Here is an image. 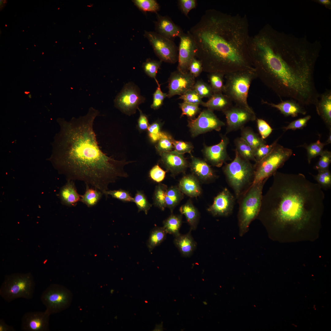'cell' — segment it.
<instances>
[{"label": "cell", "instance_id": "cell-1", "mask_svg": "<svg viewBox=\"0 0 331 331\" xmlns=\"http://www.w3.org/2000/svg\"><path fill=\"white\" fill-rule=\"evenodd\" d=\"M284 40L273 29L251 39L249 54L257 77L280 97L294 100L302 105H315L319 96L314 77L318 52L306 48H289L291 44L287 48V42Z\"/></svg>", "mask_w": 331, "mask_h": 331}, {"label": "cell", "instance_id": "cell-2", "mask_svg": "<svg viewBox=\"0 0 331 331\" xmlns=\"http://www.w3.org/2000/svg\"><path fill=\"white\" fill-rule=\"evenodd\" d=\"M98 111L90 107L85 115L67 121L60 119V129L55 137L51 160L68 181H80L104 194L109 184L127 177L124 166L132 161L108 157L98 145L93 123Z\"/></svg>", "mask_w": 331, "mask_h": 331}, {"label": "cell", "instance_id": "cell-3", "mask_svg": "<svg viewBox=\"0 0 331 331\" xmlns=\"http://www.w3.org/2000/svg\"><path fill=\"white\" fill-rule=\"evenodd\" d=\"M196 46L203 71L225 75L253 68L249 56V24L245 16L206 10L188 31Z\"/></svg>", "mask_w": 331, "mask_h": 331}, {"label": "cell", "instance_id": "cell-4", "mask_svg": "<svg viewBox=\"0 0 331 331\" xmlns=\"http://www.w3.org/2000/svg\"><path fill=\"white\" fill-rule=\"evenodd\" d=\"M273 175L271 186L262 195L258 214L264 215L277 226L298 229L318 218L324 207L325 194L318 183L300 173L276 171Z\"/></svg>", "mask_w": 331, "mask_h": 331}, {"label": "cell", "instance_id": "cell-5", "mask_svg": "<svg viewBox=\"0 0 331 331\" xmlns=\"http://www.w3.org/2000/svg\"><path fill=\"white\" fill-rule=\"evenodd\" d=\"M226 82L223 92L235 105L254 112L249 105L247 97L253 81L257 78L254 69L238 71L225 75Z\"/></svg>", "mask_w": 331, "mask_h": 331}, {"label": "cell", "instance_id": "cell-6", "mask_svg": "<svg viewBox=\"0 0 331 331\" xmlns=\"http://www.w3.org/2000/svg\"><path fill=\"white\" fill-rule=\"evenodd\" d=\"M268 179L251 185L240 196L238 219L240 234L248 230L251 222L260 212L264 185Z\"/></svg>", "mask_w": 331, "mask_h": 331}, {"label": "cell", "instance_id": "cell-7", "mask_svg": "<svg viewBox=\"0 0 331 331\" xmlns=\"http://www.w3.org/2000/svg\"><path fill=\"white\" fill-rule=\"evenodd\" d=\"M223 169L236 197L239 198L253 183L254 175V166L250 161L242 157L235 150L234 159L226 164Z\"/></svg>", "mask_w": 331, "mask_h": 331}, {"label": "cell", "instance_id": "cell-8", "mask_svg": "<svg viewBox=\"0 0 331 331\" xmlns=\"http://www.w3.org/2000/svg\"><path fill=\"white\" fill-rule=\"evenodd\" d=\"M35 287L30 272L14 273L5 276L0 288V295L8 302L19 298L30 299L33 298Z\"/></svg>", "mask_w": 331, "mask_h": 331}, {"label": "cell", "instance_id": "cell-9", "mask_svg": "<svg viewBox=\"0 0 331 331\" xmlns=\"http://www.w3.org/2000/svg\"><path fill=\"white\" fill-rule=\"evenodd\" d=\"M292 153L291 149L277 143L268 154L254 165V175L252 185L268 179L273 175L278 169L283 166Z\"/></svg>", "mask_w": 331, "mask_h": 331}, {"label": "cell", "instance_id": "cell-10", "mask_svg": "<svg viewBox=\"0 0 331 331\" xmlns=\"http://www.w3.org/2000/svg\"><path fill=\"white\" fill-rule=\"evenodd\" d=\"M69 291L62 286L51 284L42 292L40 299L46 307L45 311L51 314L67 308L71 299Z\"/></svg>", "mask_w": 331, "mask_h": 331}, {"label": "cell", "instance_id": "cell-11", "mask_svg": "<svg viewBox=\"0 0 331 331\" xmlns=\"http://www.w3.org/2000/svg\"><path fill=\"white\" fill-rule=\"evenodd\" d=\"M144 36L148 40L160 61L173 64L178 62V48L173 41L155 32L145 31Z\"/></svg>", "mask_w": 331, "mask_h": 331}, {"label": "cell", "instance_id": "cell-12", "mask_svg": "<svg viewBox=\"0 0 331 331\" xmlns=\"http://www.w3.org/2000/svg\"><path fill=\"white\" fill-rule=\"evenodd\" d=\"M145 97L141 95L137 87L131 83L125 85L114 100L115 105L127 115L134 114L139 105L144 102Z\"/></svg>", "mask_w": 331, "mask_h": 331}, {"label": "cell", "instance_id": "cell-13", "mask_svg": "<svg viewBox=\"0 0 331 331\" xmlns=\"http://www.w3.org/2000/svg\"><path fill=\"white\" fill-rule=\"evenodd\" d=\"M225 125L213 111L207 108L201 112L196 119L188 120V126L194 137L213 130L219 131Z\"/></svg>", "mask_w": 331, "mask_h": 331}, {"label": "cell", "instance_id": "cell-14", "mask_svg": "<svg viewBox=\"0 0 331 331\" xmlns=\"http://www.w3.org/2000/svg\"><path fill=\"white\" fill-rule=\"evenodd\" d=\"M223 112L226 120V133L241 129L247 122L254 121L256 118L254 112H250L236 105H233Z\"/></svg>", "mask_w": 331, "mask_h": 331}, {"label": "cell", "instance_id": "cell-15", "mask_svg": "<svg viewBox=\"0 0 331 331\" xmlns=\"http://www.w3.org/2000/svg\"><path fill=\"white\" fill-rule=\"evenodd\" d=\"M196 82L195 78L189 72L184 73L177 70L172 72L168 80L167 97L170 98L176 95H181L193 89Z\"/></svg>", "mask_w": 331, "mask_h": 331}, {"label": "cell", "instance_id": "cell-16", "mask_svg": "<svg viewBox=\"0 0 331 331\" xmlns=\"http://www.w3.org/2000/svg\"><path fill=\"white\" fill-rule=\"evenodd\" d=\"M178 64L177 70L185 73L188 72L189 65L196 56V46L191 35L187 31L179 37Z\"/></svg>", "mask_w": 331, "mask_h": 331}, {"label": "cell", "instance_id": "cell-17", "mask_svg": "<svg viewBox=\"0 0 331 331\" xmlns=\"http://www.w3.org/2000/svg\"><path fill=\"white\" fill-rule=\"evenodd\" d=\"M50 314L45 311L25 313L21 319V329L24 331H48Z\"/></svg>", "mask_w": 331, "mask_h": 331}, {"label": "cell", "instance_id": "cell-18", "mask_svg": "<svg viewBox=\"0 0 331 331\" xmlns=\"http://www.w3.org/2000/svg\"><path fill=\"white\" fill-rule=\"evenodd\" d=\"M221 138L219 143L205 146L204 152L206 160L212 166L219 167L230 159L226 151L229 139L225 135H222Z\"/></svg>", "mask_w": 331, "mask_h": 331}, {"label": "cell", "instance_id": "cell-19", "mask_svg": "<svg viewBox=\"0 0 331 331\" xmlns=\"http://www.w3.org/2000/svg\"><path fill=\"white\" fill-rule=\"evenodd\" d=\"M234 203V196L225 188L215 198L207 210L214 216H227L232 211Z\"/></svg>", "mask_w": 331, "mask_h": 331}, {"label": "cell", "instance_id": "cell-20", "mask_svg": "<svg viewBox=\"0 0 331 331\" xmlns=\"http://www.w3.org/2000/svg\"><path fill=\"white\" fill-rule=\"evenodd\" d=\"M161 161L168 171L174 176L184 172L188 166L186 159L182 154L175 150L159 153Z\"/></svg>", "mask_w": 331, "mask_h": 331}, {"label": "cell", "instance_id": "cell-21", "mask_svg": "<svg viewBox=\"0 0 331 331\" xmlns=\"http://www.w3.org/2000/svg\"><path fill=\"white\" fill-rule=\"evenodd\" d=\"M155 32L160 36L173 41L179 37L184 32L182 29L176 25L167 16L157 14V21L155 22Z\"/></svg>", "mask_w": 331, "mask_h": 331}, {"label": "cell", "instance_id": "cell-22", "mask_svg": "<svg viewBox=\"0 0 331 331\" xmlns=\"http://www.w3.org/2000/svg\"><path fill=\"white\" fill-rule=\"evenodd\" d=\"M190 167L193 174L197 179L203 182L209 181L215 177L210 166L205 161L191 156Z\"/></svg>", "mask_w": 331, "mask_h": 331}, {"label": "cell", "instance_id": "cell-23", "mask_svg": "<svg viewBox=\"0 0 331 331\" xmlns=\"http://www.w3.org/2000/svg\"><path fill=\"white\" fill-rule=\"evenodd\" d=\"M262 102L276 108L286 116L295 117L299 114L305 115L306 113V111L302 105L294 100H287L278 104L269 103L264 100Z\"/></svg>", "mask_w": 331, "mask_h": 331}, {"label": "cell", "instance_id": "cell-24", "mask_svg": "<svg viewBox=\"0 0 331 331\" xmlns=\"http://www.w3.org/2000/svg\"><path fill=\"white\" fill-rule=\"evenodd\" d=\"M316 111L328 127L331 129V92L328 90L320 95L315 105Z\"/></svg>", "mask_w": 331, "mask_h": 331}, {"label": "cell", "instance_id": "cell-25", "mask_svg": "<svg viewBox=\"0 0 331 331\" xmlns=\"http://www.w3.org/2000/svg\"><path fill=\"white\" fill-rule=\"evenodd\" d=\"M183 194L191 197L200 196L202 192L199 180L193 174H188L183 177L178 186Z\"/></svg>", "mask_w": 331, "mask_h": 331}, {"label": "cell", "instance_id": "cell-26", "mask_svg": "<svg viewBox=\"0 0 331 331\" xmlns=\"http://www.w3.org/2000/svg\"><path fill=\"white\" fill-rule=\"evenodd\" d=\"M191 230L187 233L180 234L174 237V244L182 255L185 257L191 255L197 246V243L191 234Z\"/></svg>", "mask_w": 331, "mask_h": 331}, {"label": "cell", "instance_id": "cell-27", "mask_svg": "<svg viewBox=\"0 0 331 331\" xmlns=\"http://www.w3.org/2000/svg\"><path fill=\"white\" fill-rule=\"evenodd\" d=\"M59 196L62 204L68 206H75L81 200V195L77 192L74 182L72 181H68L61 188Z\"/></svg>", "mask_w": 331, "mask_h": 331}, {"label": "cell", "instance_id": "cell-28", "mask_svg": "<svg viewBox=\"0 0 331 331\" xmlns=\"http://www.w3.org/2000/svg\"><path fill=\"white\" fill-rule=\"evenodd\" d=\"M232 101L227 96L223 93H214L202 105L211 110L222 111L223 112L230 108Z\"/></svg>", "mask_w": 331, "mask_h": 331}, {"label": "cell", "instance_id": "cell-29", "mask_svg": "<svg viewBox=\"0 0 331 331\" xmlns=\"http://www.w3.org/2000/svg\"><path fill=\"white\" fill-rule=\"evenodd\" d=\"M181 214L184 215L190 227V230H195L198 223L200 215L197 209L191 200L188 201L180 208Z\"/></svg>", "mask_w": 331, "mask_h": 331}, {"label": "cell", "instance_id": "cell-30", "mask_svg": "<svg viewBox=\"0 0 331 331\" xmlns=\"http://www.w3.org/2000/svg\"><path fill=\"white\" fill-rule=\"evenodd\" d=\"M183 197L184 194L178 186H172L168 188L165 198L166 207L168 208L172 213Z\"/></svg>", "mask_w": 331, "mask_h": 331}, {"label": "cell", "instance_id": "cell-31", "mask_svg": "<svg viewBox=\"0 0 331 331\" xmlns=\"http://www.w3.org/2000/svg\"><path fill=\"white\" fill-rule=\"evenodd\" d=\"M182 215L172 214L163 222V226L166 233L174 237L180 234L179 230L182 223Z\"/></svg>", "mask_w": 331, "mask_h": 331}, {"label": "cell", "instance_id": "cell-32", "mask_svg": "<svg viewBox=\"0 0 331 331\" xmlns=\"http://www.w3.org/2000/svg\"><path fill=\"white\" fill-rule=\"evenodd\" d=\"M241 137L254 150L260 145L266 144L264 139L260 137L250 127H244L241 129Z\"/></svg>", "mask_w": 331, "mask_h": 331}, {"label": "cell", "instance_id": "cell-33", "mask_svg": "<svg viewBox=\"0 0 331 331\" xmlns=\"http://www.w3.org/2000/svg\"><path fill=\"white\" fill-rule=\"evenodd\" d=\"M103 194L99 190L94 187H90L88 185H86V190L84 194L81 195L80 201L89 207H92L98 203Z\"/></svg>", "mask_w": 331, "mask_h": 331}, {"label": "cell", "instance_id": "cell-34", "mask_svg": "<svg viewBox=\"0 0 331 331\" xmlns=\"http://www.w3.org/2000/svg\"><path fill=\"white\" fill-rule=\"evenodd\" d=\"M166 233L162 227H156L150 233L147 242V247L150 252L160 245L166 238Z\"/></svg>", "mask_w": 331, "mask_h": 331}, {"label": "cell", "instance_id": "cell-35", "mask_svg": "<svg viewBox=\"0 0 331 331\" xmlns=\"http://www.w3.org/2000/svg\"><path fill=\"white\" fill-rule=\"evenodd\" d=\"M234 143L235 150L242 157L249 161H255L254 150L241 137L237 138Z\"/></svg>", "mask_w": 331, "mask_h": 331}, {"label": "cell", "instance_id": "cell-36", "mask_svg": "<svg viewBox=\"0 0 331 331\" xmlns=\"http://www.w3.org/2000/svg\"><path fill=\"white\" fill-rule=\"evenodd\" d=\"M167 188L166 185L159 183L156 186L154 191V204L162 211H164L166 207L165 198Z\"/></svg>", "mask_w": 331, "mask_h": 331}, {"label": "cell", "instance_id": "cell-37", "mask_svg": "<svg viewBox=\"0 0 331 331\" xmlns=\"http://www.w3.org/2000/svg\"><path fill=\"white\" fill-rule=\"evenodd\" d=\"M225 75L219 72L209 73L208 76L210 85L213 93H222L224 85V77Z\"/></svg>", "mask_w": 331, "mask_h": 331}, {"label": "cell", "instance_id": "cell-38", "mask_svg": "<svg viewBox=\"0 0 331 331\" xmlns=\"http://www.w3.org/2000/svg\"><path fill=\"white\" fill-rule=\"evenodd\" d=\"M325 145V143H321L320 140H318L315 142L304 146L307 151V161L309 164L310 163L312 159L321 155Z\"/></svg>", "mask_w": 331, "mask_h": 331}, {"label": "cell", "instance_id": "cell-39", "mask_svg": "<svg viewBox=\"0 0 331 331\" xmlns=\"http://www.w3.org/2000/svg\"><path fill=\"white\" fill-rule=\"evenodd\" d=\"M162 63V61L160 60L157 61L148 59L145 62L143 63L142 67L147 75L154 78L156 81L157 80L156 76Z\"/></svg>", "mask_w": 331, "mask_h": 331}, {"label": "cell", "instance_id": "cell-40", "mask_svg": "<svg viewBox=\"0 0 331 331\" xmlns=\"http://www.w3.org/2000/svg\"><path fill=\"white\" fill-rule=\"evenodd\" d=\"M134 4L140 10L144 11L157 12L160 9V6L155 0H133Z\"/></svg>", "mask_w": 331, "mask_h": 331}, {"label": "cell", "instance_id": "cell-41", "mask_svg": "<svg viewBox=\"0 0 331 331\" xmlns=\"http://www.w3.org/2000/svg\"><path fill=\"white\" fill-rule=\"evenodd\" d=\"M134 198V202L138 207V212L143 211L146 215H147L152 204L148 202L143 192L137 191Z\"/></svg>", "mask_w": 331, "mask_h": 331}, {"label": "cell", "instance_id": "cell-42", "mask_svg": "<svg viewBox=\"0 0 331 331\" xmlns=\"http://www.w3.org/2000/svg\"><path fill=\"white\" fill-rule=\"evenodd\" d=\"M312 176L322 188L327 189L330 188L331 173L329 169L318 171L317 175Z\"/></svg>", "mask_w": 331, "mask_h": 331}, {"label": "cell", "instance_id": "cell-43", "mask_svg": "<svg viewBox=\"0 0 331 331\" xmlns=\"http://www.w3.org/2000/svg\"><path fill=\"white\" fill-rule=\"evenodd\" d=\"M279 138L270 145L263 144L258 147L255 150L254 157L256 162L261 160L268 154L277 143Z\"/></svg>", "mask_w": 331, "mask_h": 331}, {"label": "cell", "instance_id": "cell-44", "mask_svg": "<svg viewBox=\"0 0 331 331\" xmlns=\"http://www.w3.org/2000/svg\"><path fill=\"white\" fill-rule=\"evenodd\" d=\"M193 89L201 98H210L213 94L210 85L201 80L196 82Z\"/></svg>", "mask_w": 331, "mask_h": 331}, {"label": "cell", "instance_id": "cell-45", "mask_svg": "<svg viewBox=\"0 0 331 331\" xmlns=\"http://www.w3.org/2000/svg\"><path fill=\"white\" fill-rule=\"evenodd\" d=\"M173 139L169 135L165 132L162 137L158 141L155 146L157 151L160 153L172 151L173 148Z\"/></svg>", "mask_w": 331, "mask_h": 331}, {"label": "cell", "instance_id": "cell-46", "mask_svg": "<svg viewBox=\"0 0 331 331\" xmlns=\"http://www.w3.org/2000/svg\"><path fill=\"white\" fill-rule=\"evenodd\" d=\"M179 105L182 112L181 117L185 115L189 119H193L200 111L199 105L183 102Z\"/></svg>", "mask_w": 331, "mask_h": 331}, {"label": "cell", "instance_id": "cell-47", "mask_svg": "<svg viewBox=\"0 0 331 331\" xmlns=\"http://www.w3.org/2000/svg\"><path fill=\"white\" fill-rule=\"evenodd\" d=\"M107 197L109 195L113 198L123 202H133L134 198L131 196L129 192L125 190L119 189L116 190H107L104 193Z\"/></svg>", "mask_w": 331, "mask_h": 331}, {"label": "cell", "instance_id": "cell-48", "mask_svg": "<svg viewBox=\"0 0 331 331\" xmlns=\"http://www.w3.org/2000/svg\"><path fill=\"white\" fill-rule=\"evenodd\" d=\"M158 85L156 90L153 94V101L151 108L154 110L158 109L162 105L165 99L167 97V93H163L161 90L160 85L158 80L155 81Z\"/></svg>", "mask_w": 331, "mask_h": 331}, {"label": "cell", "instance_id": "cell-49", "mask_svg": "<svg viewBox=\"0 0 331 331\" xmlns=\"http://www.w3.org/2000/svg\"><path fill=\"white\" fill-rule=\"evenodd\" d=\"M160 124L156 121L149 125L147 130L149 137L152 142L158 141L163 136L164 132L160 131Z\"/></svg>", "mask_w": 331, "mask_h": 331}, {"label": "cell", "instance_id": "cell-50", "mask_svg": "<svg viewBox=\"0 0 331 331\" xmlns=\"http://www.w3.org/2000/svg\"><path fill=\"white\" fill-rule=\"evenodd\" d=\"M179 99L183 102L191 104L202 105L203 102L200 96L193 89L189 90L180 95Z\"/></svg>", "mask_w": 331, "mask_h": 331}, {"label": "cell", "instance_id": "cell-51", "mask_svg": "<svg viewBox=\"0 0 331 331\" xmlns=\"http://www.w3.org/2000/svg\"><path fill=\"white\" fill-rule=\"evenodd\" d=\"M320 157L315 166L318 171L329 169L331 162V152L328 150H323L320 155Z\"/></svg>", "mask_w": 331, "mask_h": 331}, {"label": "cell", "instance_id": "cell-52", "mask_svg": "<svg viewBox=\"0 0 331 331\" xmlns=\"http://www.w3.org/2000/svg\"><path fill=\"white\" fill-rule=\"evenodd\" d=\"M178 5L181 12L188 17L189 12L196 8L197 1L196 0H179Z\"/></svg>", "mask_w": 331, "mask_h": 331}, {"label": "cell", "instance_id": "cell-53", "mask_svg": "<svg viewBox=\"0 0 331 331\" xmlns=\"http://www.w3.org/2000/svg\"><path fill=\"white\" fill-rule=\"evenodd\" d=\"M166 171L162 169L158 164L154 166L150 170L149 177L154 182L159 183L165 179Z\"/></svg>", "mask_w": 331, "mask_h": 331}, {"label": "cell", "instance_id": "cell-54", "mask_svg": "<svg viewBox=\"0 0 331 331\" xmlns=\"http://www.w3.org/2000/svg\"><path fill=\"white\" fill-rule=\"evenodd\" d=\"M257 122L258 129L261 137L264 139L271 134L273 129L268 123L263 119H257Z\"/></svg>", "mask_w": 331, "mask_h": 331}, {"label": "cell", "instance_id": "cell-55", "mask_svg": "<svg viewBox=\"0 0 331 331\" xmlns=\"http://www.w3.org/2000/svg\"><path fill=\"white\" fill-rule=\"evenodd\" d=\"M173 145L174 150L182 154L187 153H190L193 148L192 145L190 143L174 139Z\"/></svg>", "mask_w": 331, "mask_h": 331}, {"label": "cell", "instance_id": "cell-56", "mask_svg": "<svg viewBox=\"0 0 331 331\" xmlns=\"http://www.w3.org/2000/svg\"><path fill=\"white\" fill-rule=\"evenodd\" d=\"M311 116L307 115L306 116L300 118L291 122L287 126L283 127L286 131L288 130H295L297 129H301L305 127Z\"/></svg>", "mask_w": 331, "mask_h": 331}, {"label": "cell", "instance_id": "cell-57", "mask_svg": "<svg viewBox=\"0 0 331 331\" xmlns=\"http://www.w3.org/2000/svg\"><path fill=\"white\" fill-rule=\"evenodd\" d=\"M188 71L195 78L199 76L203 71L202 64L199 60L194 58L190 62Z\"/></svg>", "mask_w": 331, "mask_h": 331}, {"label": "cell", "instance_id": "cell-58", "mask_svg": "<svg viewBox=\"0 0 331 331\" xmlns=\"http://www.w3.org/2000/svg\"><path fill=\"white\" fill-rule=\"evenodd\" d=\"M138 109L140 113L139 116L138 120V127L140 131H144L147 129L150 125L148 117L139 108Z\"/></svg>", "mask_w": 331, "mask_h": 331}, {"label": "cell", "instance_id": "cell-59", "mask_svg": "<svg viewBox=\"0 0 331 331\" xmlns=\"http://www.w3.org/2000/svg\"><path fill=\"white\" fill-rule=\"evenodd\" d=\"M16 330L12 326L7 325L4 319H0V331H15Z\"/></svg>", "mask_w": 331, "mask_h": 331}, {"label": "cell", "instance_id": "cell-60", "mask_svg": "<svg viewBox=\"0 0 331 331\" xmlns=\"http://www.w3.org/2000/svg\"><path fill=\"white\" fill-rule=\"evenodd\" d=\"M331 143V129L330 130V131L329 133V134L328 139L325 143V145L328 144H329Z\"/></svg>", "mask_w": 331, "mask_h": 331}, {"label": "cell", "instance_id": "cell-61", "mask_svg": "<svg viewBox=\"0 0 331 331\" xmlns=\"http://www.w3.org/2000/svg\"><path fill=\"white\" fill-rule=\"evenodd\" d=\"M319 2L324 5H329L330 4V1L329 0H320Z\"/></svg>", "mask_w": 331, "mask_h": 331}]
</instances>
